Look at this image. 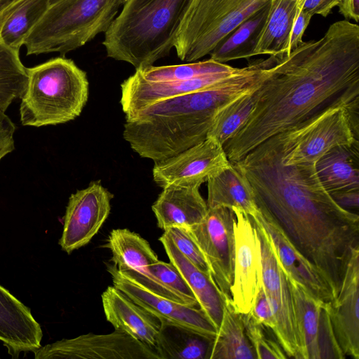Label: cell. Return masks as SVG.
<instances>
[{"instance_id":"38","label":"cell","mask_w":359,"mask_h":359,"mask_svg":"<svg viewBox=\"0 0 359 359\" xmlns=\"http://www.w3.org/2000/svg\"><path fill=\"white\" fill-rule=\"evenodd\" d=\"M250 312L259 323L271 330L273 333L274 332L276 325V320L262 287L260 288Z\"/></svg>"},{"instance_id":"2","label":"cell","mask_w":359,"mask_h":359,"mask_svg":"<svg viewBox=\"0 0 359 359\" xmlns=\"http://www.w3.org/2000/svg\"><path fill=\"white\" fill-rule=\"evenodd\" d=\"M256 202L316 267L335 299L351 253L359 248L358 215L337 205L307 166L275 173Z\"/></svg>"},{"instance_id":"6","label":"cell","mask_w":359,"mask_h":359,"mask_svg":"<svg viewBox=\"0 0 359 359\" xmlns=\"http://www.w3.org/2000/svg\"><path fill=\"white\" fill-rule=\"evenodd\" d=\"M124 0H50L47 11L28 34L27 55L76 50L104 33Z\"/></svg>"},{"instance_id":"15","label":"cell","mask_w":359,"mask_h":359,"mask_svg":"<svg viewBox=\"0 0 359 359\" xmlns=\"http://www.w3.org/2000/svg\"><path fill=\"white\" fill-rule=\"evenodd\" d=\"M107 241L104 248L111 250L110 262L121 276L158 295L182 304L177 295L150 273L149 266L158 259L144 238L128 229H116L109 233Z\"/></svg>"},{"instance_id":"40","label":"cell","mask_w":359,"mask_h":359,"mask_svg":"<svg viewBox=\"0 0 359 359\" xmlns=\"http://www.w3.org/2000/svg\"><path fill=\"white\" fill-rule=\"evenodd\" d=\"M15 126L11 119L0 110V161L15 149L13 135Z\"/></svg>"},{"instance_id":"16","label":"cell","mask_w":359,"mask_h":359,"mask_svg":"<svg viewBox=\"0 0 359 359\" xmlns=\"http://www.w3.org/2000/svg\"><path fill=\"white\" fill-rule=\"evenodd\" d=\"M113 285L161 322L183 327L213 340L217 330L199 307H191L158 295L120 274L113 264H107Z\"/></svg>"},{"instance_id":"13","label":"cell","mask_w":359,"mask_h":359,"mask_svg":"<svg viewBox=\"0 0 359 359\" xmlns=\"http://www.w3.org/2000/svg\"><path fill=\"white\" fill-rule=\"evenodd\" d=\"M113 197L100 181L70 196L58 242L64 252L71 254L90 243L107 219Z\"/></svg>"},{"instance_id":"23","label":"cell","mask_w":359,"mask_h":359,"mask_svg":"<svg viewBox=\"0 0 359 359\" xmlns=\"http://www.w3.org/2000/svg\"><path fill=\"white\" fill-rule=\"evenodd\" d=\"M209 208L215 207L238 208L250 217H254L259 208L252 188L243 172L233 163L208 181Z\"/></svg>"},{"instance_id":"4","label":"cell","mask_w":359,"mask_h":359,"mask_svg":"<svg viewBox=\"0 0 359 359\" xmlns=\"http://www.w3.org/2000/svg\"><path fill=\"white\" fill-rule=\"evenodd\" d=\"M189 0H124L102 45L107 57L135 69L169 55Z\"/></svg>"},{"instance_id":"5","label":"cell","mask_w":359,"mask_h":359,"mask_svg":"<svg viewBox=\"0 0 359 359\" xmlns=\"http://www.w3.org/2000/svg\"><path fill=\"white\" fill-rule=\"evenodd\" d=\"M26 90L21 97L20 121L41 127L65 123L79 116L87 103V74L65 56L27 68Z\"/></svg>"},{"instance_id":"30","label":"cell","mask_w":359,"mask_h":359,"mask_svg":"<svg viewBox=\"0 0 359 359\" xmlns=\"http://www.w3.org/2000/svg\"><path fill=\"white\" fill-rule=\"evenodd\" d=\"M298 325L304 340L306 358L320 359L318 334L320 316L325 302L314 297L302 285L289 276Z\"/></svg>"},{"instance_id":"44","label":"cell","mask_w":359,"mask_h":359,"mask_svg":"<svg viewBox=\"0 0 359 359\" xmlns=\"http://www.w3.org/2000/svg\"><path fill=\"white\" fill-rule=\"evenodd\" d=\"M6 1H8V0H0V3Z\"/></svg>"},{"instance_id":"28","label":"cell","mask_w":359,"mask_h":359,"mask_svg":"<svg viewBox=\"0 0 359 359\" xmlns=\"http://www.w3.org/2000/svg\"><path fill=\"white\" fill-rule=\"evenodd\" d=\"M17 1L0 3V26ZM27 81V67L20 60L19 52L7 47L0 39V110L6 111L14 100L21 98Z\"/></svg>"},{"instance_id":"29","label":"cell","mask_w":359,"mask_h":359,"mask_svg":"<svg viewBox=\"0 0 359 359\" xmlns=\"http://www.w3.org/2000/svg\"><path fill=\"white\" fill-rule=\"evenodd\" d=\"M212 341L191 330L161 322L156 351L161 359H208Z\"/></svg>"},{"instance_id":"20","label":"cell","mask_w":359,"mask_h":359,"mask_svg":"<svg viewBox=\"0 0 359 359\" xmlns=\"http://www.w3.org/2000/svg\"><path fill=\"white\" fill-rule=\"evenodd\" d=\"M102 303L106 319L115 330L125 332L156 351L161 328L158 318L114 285L102 292Z\"/></svg>"},{"instance_id":"7","label":"cell","mask_w":359,"mask_h":359,"mask_svg":"<svg viewBox=\"0 0 359 359\" xmlns=\"http://www.w3.org/2000/svg\"><path fill=\"white\" fill-rule=\"evenodd\" d=\"M270 0H189L174 43L177 57L195 62Z\"/></svg>"},{"instance_id":"21","label":"cell","mask_w":359,"mask_h":359,"mask_svg":"<svg viewBox=\"0 0 359 359\" xmlns=\"http://www.w3.org/2000/svg\"><path fill=\"white\" fill-rule=\"evenodd\" d=\"M195 184H170L163 188L151 206L158 226L189 228L200 223L206 215L208 206Z\"/></svg>"},{"instance_id":"19","label":"cell","mask_w":359,"mask_h":359,"mask_svg":"<svg viewBox=\"0 0 359 359\" xmlns=\"http://www.w3.org/2000/svg\"><path fill=\"white\" fill-rule=\"evenodd\" d=\"M40 324L25 306L0 285V341L8 353L18 358L22 352H34L41 346Z\"/></svg>"},{"instance_id":"22","label":"cell","mask_w":359,"mask_h":359,"mask_svg":"<svg viewBox=\"0 0 359 359\" xmlns=\"http://www.w3.org/2000/svg\"><path fill=\"white\" fill-rule=\"evenodd\" d=\"M171 262L180 272L195 295L200 308L217 330L222 318L223 295L212 276L201 271L176 248L163 233L159 238Z\"/></svg>"},{"instance_id":"37","label":"cell","mask_w":359,"mask_h":359,"mask_svg":"<svg viewBox=\"0 0 359 359\" xmlns=\"http://www.w3.org/2000/svg\"><path fill=\"white\" fill-rule=\"evenodd\" d=\"M318 346L320 359L346 358L335 336L326 303L320 311Z\"/></svg>"},{"instance_id":"42","label":"cell","mask_w":359,"mask_h":359,"mask_svg":"<svg viewBox=\"0 0 359 359\" xmlns=\"http://www.w3.org/2000/svg\"><path fill=\"white\" fill-rule=\"evenodd\" d=\"M341 0H304L299 6L311 16L318 14L327 17L332 10L338 6Z\"/></svg>"},{"instance_id":"39","label":"cell","mask_w":359,"mask_h":359,"mask_svg":"<svg viewBox=\"0 0 359 359\" xmlns=\"http://www.w3.org/2000/svg\"><path fill=\"white\" fill-rule=\"evenodd\" d=\"M311 17L312 16L304 11L301 7L298 6L290 36L287 55H289L290 52L300 46L304 43L302 37L310 22Z\"/></svg>"},{"instance_id":"43","label":"cell","mask_w":359,"mask_h":359,"mask_svg":"<svg viewBox=\"0 0 359 359\" xmlns=\"http://www.w3.org/2000/svg\"><path fill=\"white\" fill-rule=\"evenodd\" d=\"M291 1H294V2H297L298 4L302 5V4H303V1H304V0H291Z\"/></svg>"},{"instance_id":"35","label":"cell","mask_w":359,"mask_h":359,"mask_svg":"<svg viewBox=\"0 0 359 359\" xmlns=\"http://www.w3.org/2000/svg\"><path fill=\"white\" fill-rule=\"evenodd\" d=\"M150 273L177 295L182 304L199 308L198 302L178 269L171 263L158 260L149 267Z\"/></svg>"},{"instance_id":"32","label":"cell","mask_w":359,"mask_h":359,"mask_svg":"<svg viewBox=\"0 0 359 359\" xmlns=\"http://www.w3.org/2000/svg\"><path fill=\"white\" fill-rule=\"evenodd\" d=\"M259 85L235 97L219 109L214 118L207 137H213L224 146L251 115L259 98Z\"/></svg>"},{"instance_id":"25","label":"cell","mask_w":359,"mask_h":359,"mask_svg":"<svg viewBox=\"0 0 359 359\" xmlns=\"http://www.w3.org/2000/svg\"><path fill=\"white\" fill-rule=\"evenodd\" d=\"M316 170L320 183L329 194L359 188L358 143L330 149L316 162Z\"/></svg>"},{"instance_id":"27","label":"cell","mask_w":359,"mask_h":359,"mask_svg":"<svg viewBox=\"0 0 359 359\" xmlns=\"http://www.w3.org/2000/svg\"><path fill=\"white\" fill-rule=\"evenodd\" d=\"M269 4L270 2L255 11L221 41L209 54L210 59L226 63L254 56L255 46L269 13Z\"/></svg>"},{"instance_id":"26","label":"cell","mask_w":359,"mask_h":359,"mask_svg":"<svg viewBox=\"0 0 359 359\" xmlns=\"http://www.w3.org/2000/svg\"><path fill=\"white\" fill-rule=\"evenodd\" d=\"M298 8L291 0H271L269 13L259 34L253 55H287L294 20Z\"/></svg>"},{"instance_id":"3","label":"cell","mask_w":359,"mask_h":359,"mask_svg":"<svg viewBox=\"0 0 359 359\" xmlns=\"http://www.w3.org/2000/svg\"><path fill=\"white\" fill-rule=\"evenodd\" d=\"M257 60L206 89L163 100L126 117L123 136L140 157L158 162L207 138L219 109L257 88L271 72Z\"/></svg>"},{"instance_id":"8","label":"cell","mask_w":359,"mask_h":359,"mask_svg":"<svg viewBox=\"0 0 359 359\" xmlns=\"http://www.w3.org/2000/svg\"><path fill=\"white\" fill-rule=\"evenodd\" d=\"M359 102L333 104L275 135L285 165L316 164L328 151L358 143Z\"/></svg>"},{"instance_id":"9","label":"cell","mask_w":359,"mask_h":359,"mask_svg":"<svg viewBox=\"0 0 359 359\" xmlns=\"http://www.w3.org/2000/svg\"><path fill=\"white\" fill-rule=\"evenodd\" d=\"M252 220L261 244L262 287L276 324L273 334L287 358L307 359L285 272L269 234L257 221Z\"/></svg>"},{"instance_id":"33","label":"cell","mask_w":359,"mask_h":359,"mask_svg":"<svg viewBox=\"0 0 359 359\" xmlns=\"http://www.w3.org/2000/svg\"><path fill=\"white\" fill-rule=\"evenodd\" d=\"M238 69L210 58L207 60L191 62L182 65L158 67L151 65L136 69L135 74L150 81H178L218 74L232 73Z\"/></svg>"},{"instance_id":"17","label":"cell","mask_w":359,"mask_h":359,"mask_svg":"<svg viewBox=\"0 0 359 359\" xmlns=\"http://www.w3.org/2000/svg\"><path fill=\"white\" fill-rule=\"evenodd\" d=\"M359 248L347 264L337 297L327 302L332 327L345 354L359 358Z\"/></svg>"},{"instance_id":"14","label":"cell","mask_w":359,"mask_h":359,"mask_svg":"<svg viewBox=\"0 0 359 359\" xmlns=\"http://www.w3.org/2000/svg\"><path fill=\"white\" fill-rule=\"evenodd\" d=\"M230 165L223 146L208 137L177 155L155 162L152 175L161 188L177 184L201 185Z\"/></svg>"},{"instance_id":"24","label":"cell","mask_w":359,"mask_h":359,"mask_svg":"<svg viewBox=\"0 0 359 359\" xmlns=\"http://www.w3.org/2000/svg\"><path fill=\"white\" fill-rule=\"evenodd\" d=\"M208 359H257L242 315L236 310L231 296L223 295L222 318L210 345Z\"/></svg>"},{"instance_id":"11","label":"cell","mask_w":359,"mask_h":359,"mask_svg":"<svg viewBox=\"0 0 359 359\" xmlns=\"http://www.w3.org/2000/svg\"><path fill=\"white\" fill-rule=\"evenodd\" d=\"M233 219L231 208H209L203 219L187 228L202 252L222 295L231 296L233 266Z\"/></svg>"},{"instance_id":"36","label":"cell","mask_w":359,"mask_h":359,"mask_svg":"<svg viewBox=\"0 0 359 359\" xmlns=\"http://www.w3.org/2000/svg\"><path fill=\"white\" fill-rule=\"evenodd\" d=\"M180 252L201 271L210 275L205 259L185 227L174 226L164 231ZM211 276V275H210Z\"/></svg>"},{"instance_id":"10","label":"cell","mask_w":359,"mask_h":359,"mask_svg":"<svg viewBox=\"0 0 359 359\" xmlns=\"http://www.w3.org/2000/svg\"><path fill=\"white\" fill-rule=\"evenodd\" d=\"M231 209L234 214V249L230 294L237 312L245 314L251 311L262 287L261 244L250 217L240 208Z\"/></svg>"},{"instance_id":"1","label":"cell","mask_w":359,"mask_h":359,"mask_svg":"<svg viewBox=\"0 0 359 359\" xmlns=\"http://www.w3.org/2000/svg\"><path fill=\"white\" fill-rule=\"evenodd\" d=\"M277 57L249 118L223 146L231 163L333 104L359 102L357 24L335 22L320 39Z\"/></svg>"},{"instance_id":"34","label":"cell","mask_w":359,"mask_h":359,"mask_svg":"<svg viewBox=\"0 0 359 359\" xmlns=\"http://www.w3.org/2000/svg\"><path fill=\"white\" fill-rule=\"evenodd\" d=\"M246 336L257 359H285L287 356L278 341L269 335V329L259 323L250 312L241 314Z\"/></svg>"},{"instance_id":"12","label":"cell","mask_w":359,"mask_h":359,"mask_svg":"<svg viewBox=\"0 0 359 359\" xmlns=\"http://www.w3.org/2000/svg\"><path fill=\"white\" fill-rule=\"evenodd\" d=\"M34 353L35 359H161L154 348L118 330L62 339Z\"/></svg>"},{"instance_id":"41","label":"cell","mask_w":359,"mask_h":359,"mask_svg":"<svg viewBox=\"0 0 359 359\" xmlns=\"http://www.w3.org/2000/svg\"><path fill=\"white\" fill-rule=\"evenodd\" d=\"M330 194L341 208L351 212L358 210L359 188L336 191Z\"/></svg>"},{"instance_id":"31","label":"cell","mask_w":359,"mask_h":359,"mask_svg":"<svg viewBox=\"0 0 359 359\" xmlns=\"http://www.w3.org/2000/svg\"><path fill=\"white\" fill-rule=\"evenodd\" d=\"M50 0H18L0 26V39L20 52L32 29L47 11Z\"/></svg>"},{"instance_id":"18","label":"cell","mask_w":359,"mask_h":359,"mask_svg":"<svg viewBox=\"0 0 359 359\" xmlns=\"http://www.w3.org/2000/svg\"><path fill=\"white\" fill-rule=\"evenodd\" d=\"M251 218L257 221L269 234L285 272L316 299L325 303L332 302L333 295L318 270L295 248L278 224L260 209Z\"/></svg>"}]
</instances>
